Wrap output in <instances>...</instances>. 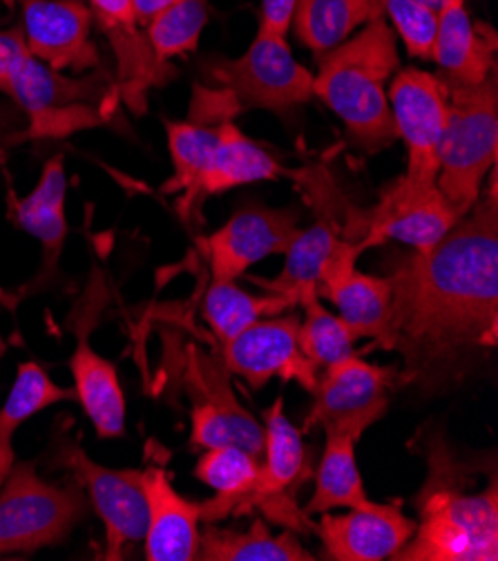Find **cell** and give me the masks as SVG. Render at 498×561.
<instances>
[{"instance_id": "obj_1", "label": "cell", "mask_w": 498, "mask_h": 561, "mask_svg": "<svg viewBox=\"0 0 498 561\" xmlns=\"http://www.w3.org/2000/svg\"><path fill=\"white\" fill-rule=\"evenodd\" d=\"M386 279L392 311L373 350L401 356V387L445 394L498 343L496 178L433 249L386 260Z\"/></svg>"}, {"instance_id": "obj_2", "label": "cell", "mask_w": 498, "mask_h": 561, "mask_svg": "<svg viewBox=\"0 0 498 561\" xmlns=\"http://www.w3.org/2000/svg\"><path fill=\"white\" fill-rule=\"evenodd\" d=\"M427 481L416 496L418 522L396 561H496L498 559V485L467 490L472 468L461 463L440 438L427 440Z\"/></svg>"}, {"instance_id": "obj_3", "label": "cell", "mask_w": 498, "mask_h": 561, "mask_svg": "<svg viewBox=\"0 0 498 561\" xmlns=\"http://www.w3.org/2000/svg\"><path fill=\"white\" fill-rule=\"evenodd\" d=\"M401 70L396 34L378 16L345 43L317 56L313 92L343 122L347 139L375 154L398 139L386 83Z\"/></svg>"}, {"instance_id": "obj_4", "label": "cell", "mask_w": 498, "mask_h": 561, "mask_svg": "<svg viewBox=\"0 0 498 561\" xmlns=\"http://www.w3.org/2000/svg\"><path fill=\"white\" fill-rule=\"evenodd\" d=\"M206 75L219 90L195 85L190 122L199 124L215 126L244 110L287 115L315 96L313 72L296 59L285 36L266 32L255 34L240 59H215L208 64Z\"/></svg>"}, {"instance_id": "obj_5", "label": "cell", "mask_w": 498, "mask_h": 561, "mask_svg": "<svg viewBox=\"0 0 498 561\" xmlns=\"http://www.w3.org/2000/svg\"><path fill=\"white\" fill-rule=\"evenodd\" d=\"M448 83V81H445ZM448 122L438 150L436 186L459 215L470 213L498 154V77L478 85L448 83Z\"/></svg>"}, {"instance_id": "obj_6", "label": "cell", "mask_w": 498, "mask_h": 561, "mask_svg": "<svg viewBox=\"0 0 498 561\" xmlns=\"http://www.w3.org/2000/svg\"><path fill=\"white\" fill-rule=\"evenodd\" d=\"M117 94L115 81L101 75L72 79L34 59L30 51L14 64L5 92L27 119L25 141L66 139L103 126Z\"/></svg>"}, {"instance_id": "obj_7", "label": "cell", "mask_w": 498, "mask_h": 561, "mask_svg": "<svg viewBox=\"0 0 498 561\" xmlns=\"http://www.w3.org/2000/svg\"><path fill=\"white\" fill-rule=\"evenodd\" d=\"M90 515L79 483L45 481L34 463H14L0 485V559L57 546Z\"/></svg>"}, {"instance_id": "obj_8", "label": "cell", "mask_w": 498, "mask_h": 561, "mask_svg": "<svg viewBox=\"0 0 498 561\" xmlns=\"http://www.w3.org/2000/svg\"><path fill=\"white\" fill-rule=\"evenodd\" d=\"M463 215L442 197L438 186H420L405 175L386 184L369 210L349 215L343 236L362 251L390 240L414 251H429L445 238Z\"/></svg>"}, {"instance_id": "obj_9", "label": "cell", "mask_w": 498, "mask_h": 561, "mask_svg": "<svg viewBox=\"0 0 498 561\" xmlns=\"http://www.w3.org/2000/svg\"><path fill=\"white\" fill-rule=\"evenodd\" d=\"M306 474V447L302 432L289 421L285 401L278 399L264 412V453L259 474L235 515L262 511L266 519L285 526L287 530H313L309 517L296 503V492Z\"/></svg>"}, {"instance_id": "obj_10", "label": "cell", "mask_w": 498, "mask_h": 561, "mask_svg": "<svg viewBox=\"0 0 498 561\" xmlns=\"http://www.w3.org/2000/svg\"><path fill=\"white\" fill-rule=\"evenodd\" d=\"M386 96L398 139L407 146L405 178L420 186H436L438 150L450 101L445 79L420 68H403L386 88Z\"/></svg>"}, {"instance_id": "obj_11", "label": "cell", "mask_w": 498, "mask_h": 561, "mask_svg": "<svg viewBox=\"0 0 498 561\" xmlns=\"http://www.w3.org/2000/svg\"><path fill=\"white\" fill-rule=\"evenodd\" d=\"M229 376L231 371L224 360H217L197 350L190 352L186 374L193 399L190 447L212 450V447L238 445L262 459L264 427L235 399Z\"/></svg>"}, {"instance_id": "obj_12", "label": "cell", "mask_w": 498, "mask_h": 561, "mask_svg": "<svg viewBox=\"0 0 498 561\" xmlns=\"http://www.w3.org/2000/svg\"><path fill=\"white\" fill-rule=\"evenodd\" d=\"M401 387V367L371 365L356 354L324 369L313 389L304 432L347 425L364 434L390 410L392 389Z\"/></svg>"}, {"instance_id": "obj_13", "label": "cell", "mask_w": 498, "mask_h": 561, "mask_svg": "<svg viewBox=\"0 0 498 561\" xmlns=\"http://www.w3.org/2000/svg\"><path fill=\"white\" fill-rule=\"evenodd\" d=\"M63 463L90 496L105 528V559H124L126 548L143 541L148 530V501L143 470H113L92 461L81 445L63 447Z\"/></svg>"}, {"instance_id": "obj_14", "label": "cell", "mask_w": 498, "mask_h": 561, "mask_svg": "<svg viewBox=\"0 0 498 561\" xmlns=\"http://www.w3.org/2000/svg\"><path fill=\"white\" fill-rule=\"evenodd\" d=\"M300 233V210L270 208L259 202L240 206L233 217L204 242L212 279L238 283L253 264L285 253Z\"/></svg>"}, {"instance_id": "obj_15", "label": "cell", "mask_w": 498, "mask_h": 561, "mask_svg": "<svg viewBox=\"0 0 498 561\" xmlns=\"http://www.w3.org/2000/svg\"><path fill=\"white\" fill-rule=\"evenodd\" d=\"M298 329L300 318L293 313L262 318L224 345L221 360L231 374L242 376L253 389H262L270 378H282L287 382H300V387L313 394L320 369L304 356Z\"/></svg>"}, {"instance_id": "obj_16", "label": "cell", "mask_w": 498, "mask_h": 561, "mask_svg": "<svg viewBox=\"0 0 498 561\" xmlns=\"http://www.w3.org/2000/svg\"><path fill=\"white\" fill-rule=\"evenodd\" d=\"M30 54L57 72L83 75L101 66L92 10L83 0H19Z\"/></svg>"}, {"instance_id": "obj_17", "label": "cell", "mask_w": 498, "mask_h": 561, "mask_svg": "<svg viewBox=\"0 0 498 561\" xmlns=\"http://www.w3.org/2000/svg\"><path fill=\"white\" fill-rule=\"evenodd\" d=\"M360 253L356 242L343 238L322 271L317 294L338 307L358 341H378L390 320L392 285L386 275L360 273L356 266Z\"/></svg>"}, {"instance_id": "obj_18", "label": "cell", "mask_w": 498, "mask_h": 561, "mask_svg": "<svg viewBox=\"0 0 498 561\" xmlns=\"http://www.w3.org/2000/svg\"><path fill=\"white\" fill-rule=\"evenodd\" d=\"M416 522L394 503H371L349 513H322L317 533L328 559L382 561L394 559L414 537Z\"/></svg>"}, {"instance_id": "obj_19", "label": "cell", "mask_w": 498, "mask_h": 561, "mask_svg": "<svg viewBox=\"0 0 498 561\" xmlns=\"http://www.w3.org/2000/svg\"><path fill=\"white\" fill-rule=\"evenodd\" d=\"M88 5L115 51L119 94L135 112H143L148 90L169 81L175 70L154 56L146 30L137 23L132 0H88Z\"/></svg>"}, {"instance_id": "obj_20", "label": "cell", "mask_w": 498, "mask_h": 561, "mask_svg": "<svg viewBox=\"0 0 498 561\" xmlns=\"http://www.w3.org/2000/svg\"><path fill=\"white\" fill-rule=\"evenodd\" d=\"M66 195L68 175L63 154H54L45 161L38 184L25 197H19L12 184L8 186V217L43 247L40 275L32 287H45L59 271V260L68 238Z\"/></svg>"}, {"instance_id": "obj_21", "label": "cell", "mask_w": 498, "mask_h": 561, "mask_svg": "<svg viewBox=\"0 0 498 561\" xmlns=\"http://www.w3.org/2000/svg\"><path fill=\"white\" fill-rule=\"evenodd\" d=\"M148 501L146 559L148 561H193L199 546V503L182 496L165 468L143 470Z\"/></svg>"}, {"instance_id": "obj_22", "label": "cell", "mask_w": 498, "mask_h": 561, "mask_svg": "<svg viewBox=\"0 0 498 561\" xmlns=\"http://www.w3.org/2000/svg\"><path fill=\"white\" fill-rule=\"evenodd\" d=\"M431 61L456 85H478L496 70V32L474 23L465 0H445L438 12Z\"/></svg>"}, {"instance_id": "obj_23", "label": "cell", "mask_w": 498, "mask_h": 561, "mask_svg": "<svg viewBox=\"0 0 498 561\" xmlns=\"http://www.w3.org/2000/svg\"><path fill=\"white\" fill-rule=\"evenodd\" d=\"M340 242L343 224L338 219V210L326 202V197H322L315 221L311 227L300 229L296 240L285 251L287 262L282 271L273 279L251 277V283L266 294L287 298L293 307H298L306 294L317 291L322 271Z\"/></svg>"}, {"instance_id": "obj_24", "label": "cell", "mask_w": 498, "mask_h": 561, "mask_svg": "<svg viewBox=\"0 0 498 561\" xmlns=\"http://www.w3.org/2000/svg\"><path fill=\"white\" fill-rule=\"evenodd\" d=\"M280 175H289V171L266 148L246 137L231 119L219 122L217 144L197 184L195 206L201 213L204 202L212 195L255 182H268Z\"/></svg>"}, {"instance_id": "obj_25", "label": "cell", "mask_w": 498, "mask_h": 561, "mask_svg": "<svg viewBox=\"0 0 498 561\" xmlns=\"http://www.w3.org/2000/svg\"><path fill=\"white\" fill-rule=\"evenodd\" d=\"M74 376V397L92 421L99 438H119L126 432V397L115 363L92 350L79 333L77 350L70 358Z\"/></svg>"}, {"instance_id": "obj_26", "label": "cell", "mask_w": 498, "mask_h": 561, "mask_svg": "<svg viewBox=\"0 0 498 561\" xmlns=\"http://www.w3.org/2000/svg\"><path fill=\"white\" fill-rule=\"evenodd\" d=\"M324 455L315 474V490L304 506V515H322L336 508H369L371 499L356 461V443L360 432L347 425L324 430Z\"/></svg>"}, {"instance_id": "obj_27", "label": "cell", "mask_w": 498, "mask_h": 561, "mask_svg": "<svg viewBox=\"0 0 498 561\" xmlns=\"http://www.w3.org/2000/svg\"><path fill=\"white\" fill-rule=\"evenodd\" d=\"M262 459L244 447L224 445L206 450L197 461L195 477L215 490V496L199 503L201 524L224 522L238 513L240 503L253 490Z\"/></svg>"}, {"instance_id": "obj_28", "label": "cell", "mask_w": 498, "mask_h": 561, "mask_svg": "<svg viewBox=\"0 0 498 561\" xmlns=\"http://www.w3.org/2000/svg\"><path fill=\"white\" fill-rule=\"evenodd\" d=\"M199 561H313L293 530L273 535L262 517H255L246 533L224 530L204 524L199 530Z\"/></svg>"}, {"instance_id": "obj_29", "label": "cell", "mask_w": 498, "mask_h": 561, "mask_svg": "<svg viewBox=\"0 0 498 561\" xmlns=\"http://www.w3.org/2000/svg\"><path fill=\"white\" fill-rule=\"evenodd\" d=\"M74 399V389L54 382L38 363L19 365L10 397L0 408V485L16 463L14 432L34 414Z\"/></svg>"}, {"instance_id": "obj_30", "label": "cell", "mask_w": 498, "mask_h": 561, "mask_svg": "<svg viewBox=\"0 0 498 561\" xmlns=\"http://www.w3.org/2000/svg\"><path fill=\"white\" fill-rule=\"evenodd\" d=\"M382 16V0H298L291 30L315 56Z\"/></svg>"}, {"instance_id": "obj_31", "label": "cell", "mask_w": 498, "mask_h": 561, "mask_svg": "<svg viewBox=\"0 0 498 561\" xmlns=\"http://www.w3.org/2000/svg\"><path fill=\"white\" fill-rule=\"evenodd\" d=\"M165 135H169V148L173 159V178L163 184L165 195H175L177 213L184 221L201 217L195 206L197 184L210 161V154L217 144V124L199 122H163Z\"/></svg>"}, {"instance_id": "obj_32", "label": "cell", "mask_w": 498, "mask_h": 561, "mask_svg": "<svg viewBox=\"0 0 498 561\" xmlns=\"http://www.w3.org/2000/svg\"><path fill=\"white\" fill-rule=\"evenodd\" d=\"M293 307L287 298L280 296H255L244 291L238 283H219L212 279V285L204 298V318L217 341L221 345L231 343L238 333H242L253 322L280 313Z\"/></svg>"}, {"instance_id": "obj_33", "label": "cell", "mask_w": 498, "mask_h": 561, "mask_svg": "<svg viewBox=\"0 0 498 561\" xmlns=\"http://www.w3.org/2000/svg\"><path fill=\"white\" fill-rule=\"evenodd\" d=\"M298 307L304 309V320H300L298 329L300 347L317 369H326L356 354L354 345L358 339L354 331L340 316L322 307L317 291L306 294Z\"/></svg>"}, {"instance_id": "obj_34", "label": "cell", "mask_w": 498, "mask_h": 561, "mask_svg": "<svg viewBox=\"0 0 498 561\" xmlns=\"http://www.w3.org/2000/svg\"><path fill=\"white\" fill-rule=\"evenodd\" d=\"M210 0H173L143 30L161 64L197 49L199 36L208 23Z\"/></svg>"}, {"instance_id": "obj_35", "label": "cell", "mask_w": 498, "mask_h": 561, "mask_svg": "<svg viewBox=\"0 0 498 561\" xmlns=\"http://www.w3.org/2000/svg\"><path fill=\"white\" fill-rule=\"evenodd\" d=\"M382 16L398 32L405 49L416 59H431L438 12L418 0H382Z\"/></svg>"}, {"instance_id": "obj_36", "label": "cell", "mask_w": 498, "mask_h": 561, "mask_svg": "<svg viewBox=\"0 0 498 561\" xmlns=\"http://www.w3.org/2000/svg\"><path fill=\"white\" fill-rule=\"evenodd\" d=\"M298 10V0H262V14L257 32L285 36L293 25V16Z\"/></svg>"}, {"instance_id": "obj_37", "label": "cell", "mask_w": 498, "mask_h": 561, "mask_svg": "<svg viewBox=\"0 0 498 561\" xmlns=\"http://www.w3.org/2000/svg\"><path fill=\"white\" fill-rule=\"evenodd\" d=\"M25 51H30V49H27L21 25L10 27V30H0V94L8 92L10 72Z\"/></svg>"}, {"instance_id": "obj_38", "label": "cell", "mask_w": 498, "mask_h": 561, "mask_svg": "<svg viewBox=\"0 0 498 561\" xmlns=\"http://www.w3.org/2000/svg\"><path fill=\"white\" fill-rule=\"evenodd\" d=\"M25 128H27V119L21 112V107L12 99L10 101L0 99V154L12 146L25 144Z\"/></svg>"}, {"instance_id": "obj_39", "label": "cell", "mask_w": 498, "mask_h": 561, "mask_svg": "<svg viewBox=\"0 0 498 561\" xmlns=\"http://www.w3.org/2000/svg\"><path fill=\"white\" fill-rule=\"evenodd\" d=\"M173 3V0H132V10L137 16V23L146 27L161 10H165Z\"/></svg>"}, {"instance_id": "obj_40", "label": "cell", "mask_w": 498, "mask_h": 561, "mask_svg": "<svg viewBox=\"0 0 498 561\" xmlns=\"http://www.w3.org/2000/svg\"><path fill=\"white\" fill-rule=\"evenodd\" d=\"M418 3H422V5L431 8V10H436V12H440V8L445 5V0H418Z\"/></svg>"}, {"instance_id": "obj_41", "label": "cell", "mask_w": 498, "mask_h": 561, "mask_svg": "<svg viewBox=\"0 0 498 561\" xmlns=\"http://www.w3.org/2000/svg\"><path fill=\"white\" fill-rule=\"evenodd\" d=\"M3 3H5L8 8H14V3H16V0H3Z\"/></svg>"}]
</instances>
